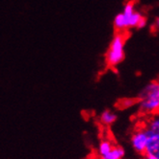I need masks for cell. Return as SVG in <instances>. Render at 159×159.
I'll return each instance as SVG.
<instances>
[{"label":"cell","mask_w":159,"mask_h":159,"mask_svg":"<svg viewBox=\"0 0 159 159\" xmlns=\"http://www.w3.org/2000/svg\"><path fill=\"white\" fill-rule=\"evenodd\" d=\"M147 20L146 16L136 9L134 2L128 1L123 6L114 18V27L118 33H124L130 29H143L147 26Z\"/></svg>","instance_id":"1"},{"label":"cell","mask_w":159,"mask_h":159,"mask_svg":"<svg viewBox=\"0 0 159 159\" xmlns=\"http://www.w3.org/2000/svg\"><path fill=\"white\" fill-rule=\"evenodd\" d=\"M138 109L140 113L152 116L159 112V81L147 84L139 94Z\"/></svg>","instance_id":"2"},{"label":"cell","mask_w":159,"mask_h":159,"mask_svg":"<svg viewBox=\"0 0 159 159\" xmlns=\"http://www.w3.org/2000/svg\"><path fill=\"white\" fill-rule=\"evenodd\" d=\"M145 155L154 156L159 159V133H150Z\"/></svg>","instance_id":"5"},{"label":"cell","mask_w":159,"mask_h":159,"mask_svg":"<svg viewBox=\"0 0 159 159\" xmlns=\"http://www.w3.org/2000/svg\"><path fill=\"white\" fill-rule=\"evenodd\" d=\"M149 137L150 132L146 129V127L136 129L130 137V144L133 150L139 154L145 155L147 142H149Z\"/></svg>","instance_id":"4"},{"label":"cell","mask_w":159,"mask_h":159,"mask_svg":"<svg viewBox=\"0 0 159 159\" xmlns=\"http://www.w3.org/2000/svg\"><path fill=\"white\" fill-rule=\"evenodd\" d=\"M146 129L150 133H159V112L150 116L146 123Z\"/></svg>","instance_id":"8"},{"label":"cell","mask_w":159,"mask_h":159,"mask_svg":"<svg viewBox=\"0 0 159 159\" xmlns=\"http://www.w3.org/2000/svg\"><path fill=\"white\" fill-rule=\"evenodd\" d=\"M126 40L124 34L118 32L112 39L105 55V62L108 67L115 68L123 61L126 57Z\"/></svg>","instance_id":"3"},{"label":"cell","mask_w":159,"mask_h":159,"mask_svg":"<svg viewBox=\"0 0 159 159\" xmlns=\"http://www.w3.org/2000/svg\"><path fill=\"white\" fill-rule=\"evenodd\" d=\"M153 28L157 31H159V16L155 19L154 23H153Z\"/></svg>","instance_id":"10"},{"label":"cell","mask_w":159,"mask_h":159,"mask_svg":"<svg viewBox=\"0 0 159 159\" xmlns=\"http://www.w3.org/2000/svg\"><path fill=\"white\" fill-rule=\"evenodd\" d=\"M144 159H158L154 156H150V155H145V158Z\"/></svg>","instance_id":"11"},{"label":"cell","mask_w":159,"mask_h":159,"mask_svg":"<svg viewBox=\"0 0 159 159\" xmlns=\"http://www.w3.org/2000/svg\"><path fill=\"white\" fill-rule=\"evenodd\" d=\"M117 118L118 116L114 111H112L110 109H105L100 113L98 120L102 126L109 127L117 121Z\"/></svg>","instance_id":"6"},{"label":"cell","mask_w":159,"mask_h":159,"mask_svg":"<svg viewBox=\"0 0 159 159\" xmlns=\"http://www.w3.org/2000/svg\"><path fill=\"white\" fill-rule=\"evenodd\" d=\"M126 155V151L122 147L115 145L113 149L102 159H123Z\"/></svg>","instance_id":"9"},{"label":"cell","mask_w":159,"mask_h":159,"mask_svg":"<svg viewBox=\"0 0 159 159\" xmlns=\"http://www.w3.org/2000/svg\"><path fill=\"white\" fill-rule=\"evenodd\" d=\"M114 146H115V144L113 143V141L110 140L109 138H104V139L100 140V142L97 146V151L98 159L103 158L113 149Z\"/></svg>","instance_id":"7"}]
</instances>
